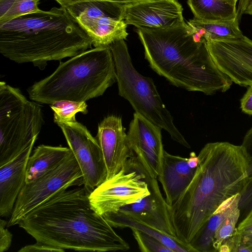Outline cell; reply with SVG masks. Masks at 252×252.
<instances>
[{
    "label": "cell",
    "mask_w": 252,
    "mask_h": 252,
    "mask_svg": "<svg viewBox=\"0 0 252 252\" xmlns=\"http://www.w3.org/2000/svg\"><path fill=\"white\" fill-rule=\"evenodd\" d=\"M84 185L58 191L17 223L36 241L64 250L126 251L129 246L91 205Z\"/></svg>",
    "instance_id": "obj_1"
},
{
    "label": "cell",
    "mask_w": 252,
    "mask_h": 252,
    "mask_svg": "<svg viewBox=\"0 0 252 252\" xmlns=\"http://www.w3.org/2000/svg\"><path fill=\"white\" fill-rule=\"evenodd\" d=\"M189 185L168 212L177 238L189 244L225 200L241 194L247 183L250 160L241 145L227 142L206 144Z\"/></svg>",
    "instance_id": "obj_2"
},
{
    "label": "cell",
    "mask_w": 252,
    "mask_h": 252,
    "mask_svg": "<svg viewBox=\"0 0 252 252\" xmlns=\"http://www.w3.org/2000/svg\"><path fill=\"white\" fill-rule=\"evenodd\" d=\"M136 32L150 67L173 85L212 95L226 92L232 84L214 62L205 39L187 23Z\"/></svg>",
    "instance_id": "obj_3"
},
{
    "label": "cell",
    "mask_w": 252,
    "mask_h": 252,
    "mask_svg": "<svg viewBox=\"0 0 252 252\" xmlns=\"http://www.w3.org/2000/svg\"><path fill=\"white\" fill-rule=\"evenodd\" d=\"M92 45L91 37L61 6L0 23V53L40 70L49 61L75 56Z\"/></svg>",
    "instance_id": "obj_4"
},
{
    "label": "cell",
    "mask_w": 252,
    "mask_h": 252,
    "mask_svg": "<svg viewBox=\"0 0 252 252\" xmlns=\"http://www.w3.org/2000/svg\"><path fill=\"white\" fill-rule=\"evenodd\" d=\"M109 46L90 48L66 62L60 61L50 75L28 89L30 98L47 104L67 100L78 102L102 95L117 82Z\"/></svg>",
    "instance_id": "obj_5"
},
{
    "label": "cell",
    "mask_w": 252,
    "mask_h": 252,
    "mask_svg": "<svg viewBox=\"0 0 252 252\" xmlns=\"http://www.w3.org/2000/svg\"><path fill=\"white\" fill-rule=\"evenodd\" d=\"M109 47L116 68L119 94L129 102L136 113L164 129L174 141L190 148L175 126L153 79L141 75L134 67L125 40L115 41Z\"/></svg>",
    "instance_id": "obj_6"
},
{
    "label": "cell",
    "mask_w": 252,
    "mask_h": 252,
    "mask_svg": "<svg viewBox=\"0 0 252 252\" xmlns=\"http://www.w3.org/2000/svg\"><path fill=\"white\" fill-rule=\"evenodd\" d=\"M43 122L39 105L0 82V166L33 147Z\"/></svg>",
    "instance_id": "obj_7"
},
{
    "label": "cell",
    "mask_w": 252,
    "mask_h": 252,
    "mask_svg": "<svg viewBox=\"0 0 252 252\" xmlns=\"http://www.w3.org/2000/svg\"><path fill=\"white\" fill-rule=\"evenodd\" d=\"M86 32L94 47L109 46L126 39L127 25L124 5L113 2L82 0L60 4Z\"/></svg>",
    "instance_id": "obj_8"
},
{
    "label": "cell",
    "mask_w": 252,
    "mask_h": 252,
    "mask_svg": "<svg viewBox=\"0 0 252 252\" xmlns=\"http://www.w3.org/2000/svg\"><path fill=\"white\" fill-rule=\"evenodd\" d=\"M148 175L132 157L120 172L92 191L89 196L91 205L103 216L137 202L150 193L147 182Z\"/></svg>",
    "instance_id": "obj_9"
},
{
    "label": "cell",
    "mask_w": 252,
    "mask_h": 252,
    "mask_svg": "<svg viewBox=\"0 0 252 252\" xmlns=\"http://www.w3.org/2000/svg\"><path fill=\"white\" fill-rule=\"evenodd\" d=\"M82 176L71 151L58 165L26 183L16 199L7 226L17 224L25 215L60 189L83 185Z\"/></svg>",
    "instance_id": "obj_10"
},
{
    "label": "cell",
    "mask_w": 252,
    "mask_h": 252,
    "mask_svg": "<svg viewBox=\"0 0 252 252\" xmlns=\"http://www.w3.org/2000/svg\"><path fill=\"white\" fill-rule=\"evenodd\" d=\"M65 139L80 166L83 185L91 190L107 179V169L96 138L78 122H58Z\"/></svg>",
    "instance_id": "obj_11"
},
{
    "label": "cell",
    "mask_w": 252,
    "mask_h": 252,
    "mask_svg": "<svg viewBox=\"0 0 252 252\" xmlns=\"http://www.w3.org/2000/svg\"><path fill=\"white\" fill-rule=\"evenodd\" d=\"M219 69L241 86L252 85V40L245 35L222 41L206 40Z\"/></svg>",
    "instance_id": "obj_12"
},
{
    "label": "cell",
    "mask_w": 252,
    "mask_h": 252,
    "mask_svg": "<svg viewBox=\"0 0 252 252\" xmlns=\"http://www.w3.org/2000/svg\"><path fill=\"white\" fill-rule=\"evenodd\" d=\"M161 129L158 126L135 112L127 133L132 157L152 178L156 179L161 174L164 151Z\"/></svg>",
    "instance_id": "obj_13"
},
{
    "label": "cell",
    "mask_w": 252,
    "mask_h": 252,
    "mask_svg": "<svg viewBox=\"0 0 252 252\" xmlns=\"http://www.w3.org/2000/svg\"><path fill=\"white\" fill-rule=\"evenodd\" d=\"M124 8L125 23L137 28L166 29L186 23L177 0H142Z\"/></svg>",
    "instance_id": "obj_14"
},
{
    "label": "cell",
    "mask_w": 252,
    "mask_h": 252,
    "mask_svg": "<svg viewBox=\"0 0 252 252\" xmlns=\"http://www.w3.org/2000/svg\"><path fill=\"white\" fill-rule=\"evenodd\" d=\"M96 138L102 151L108 179L120 172L133 156L121 118L114 115L105 117L98 126Z\"/></svg>",
    "instance_id": "obj_15"
},
{
    "label": "cell",
    "mask_w": 252,
    "mask_h": 252,
    "mask_svg": "<svg viewBox=\"0 0 252 252\" xmlns=\"http://www.w3.org/2000/svg\"><path fill=\"white\" fill-rule=\"evenodd\" d=\"M147 182L150 193L116 212L128 216L177 238L168 212V205L159 190L156 178L149 174Z\"/></svg>",
    "instance_id": "obj_16"
},
{
    "label": "cell",
    "mask_w": 252,
    "mask_h": 252,
    "mask_svg": "<svg viewBox=\"0 0 252 252\" xmlns=\"http://www.w3.org/2000/svg\"><path fill=\"white\" fill-rule=\"evenodd\" d=\"M33 147L0 166V216H10L16 199L26 184L28 159Z\"/></svg>",
    "instance_id": "obj_17"
},
{
    "label": "cell",
    "mask_w": 252,
    "mask_h": 252,
    "mask_svg": "<svg viewBox=\"0 0 252 252\" xmlns=\"http://www.w3.org/2000/svg\"><path fill=\"white\" fill-rule=\"evenodd\" d=\"M196 170L189 165L188 158L171 155L164 150L161 174L157 179L161 184L168 206H171L185 190Z\"/></svg>",
    "instance_id": "obj_18"
},
{
    "label": "cell",
    "mask_w": 252,
    "mask_h": 252,
    "mask_svg": "<svg viewBox=\"0 0 252 252\" xmlns=\"http://www.w3.org/2000/svg\"><path fill=\"white\" fill-rule=\"evenodd\" d=\"M103 216L112 227L136 229L157 239L173 252H196L189 244L128 216L117 212L105 214Z\"/></svg>",
    "instance_id": "obj_19"
},
{
    "label": "cell",
    "mask_w": 252,
    "mask_h": 252,
    "mask_svg": "<svg viewBox=\"0 0 252 252\" xmlns=\"http://www.w3.org/2000/svg\"><path fill=\"white\" fill-rule=\"evenodd\" d=\"M240 194L224 201L197 231L189 244L196 252H212V243L216 230L222 222L238 208Z\"/></svg>",
    "instance_id": "obj_20"
},
{
    "label": "cell",
    "mask_w": 252,
    "mask_h": 252,
    "mask_svg": "<svg viewBox=\"0 0 252 252\" xmlns=\"http://www.w3.org/2000/svg\"><path fill=\"white\" fill-rule=\"evenodd\" d=\"M71 152L69 148L62 146L40 145L36 147L28 160L26 183L58 165Z\"/></svg>",
    "instance_id": "obj_21"
},
{
    "label": "cell",
    "mask_w": 252,
    "mask_h": 252,
    "mask_svg": "<svg viewBox=\"0 0 252 252\" xmlns=\"http://www.w3.org/2000/svg\"><path fill=\"white\" fill-rule=\"evenodd\" d=\"M187 2L193 18L197 20L213 22L237 19L236 4L226 0H187Z\"/></svg>",
    "instance_id": "obj_22"
},
{
    "label": "cell",
    "mask_w": 252,
    "mask_h": 252,
    "mask_svg": "<svg viewBox=\"0 0 252 252\" xmlns=\"http://www.w3.org/2000/svg\"><path fill=\"white\" fill-rule=\"evenodd\" d=\"M187 23L206 40L222 41L238 38L243 35L237 19L206 22L193 18L187 22Z\"/></svg>",
    "instance_id": "obj_23"
},
{
    "label": "cell",
    "mask_w": 252,
    "mask_h": 252,
    "mask_svg": "<svg viewBox=\"0 0 252 252\" xmlns=\"http://www.w3.org/2000/svg\"><path fill=\"white\" fill-rule=\"evenodd\" d=\"M40 0H0V23L41 10Z\"/></svg>",
    "instance_id": "obj_24"
},
{
    "label": "cell",
    "mask_w": 252,
    "mask_h": 252,
    "mask_svg": "<svg viewBox=\"0 0 252 252\" xmlns=\"http://www.w3.org/2000/svg\"><path fill=\"white\" fill-rule=\"evenodd\" d=\"M54 111V122H75L77 113H88V105L86 101H74L67 100L57 101L50 104Z\"/></svg>",
    "instance_id": "obj_25"
},
{
    "label": "cell",
    "mask_w": 252,
    "mask_h": 252,
    "mask_svg": "<svg viewBox=\"0 0 252 252\" xmlns=\"http://www.w3.org/2000/svg\"><path fill=\"white\" fill-rule=\"evenodd\" d=\"M240 216L238 208L231 213L220 224L215 231L212 243V252H218L220 245L234 232Z\"/></svg>",
    "instance_id": "obj_26"
},
{
    "label": "cell",
    "mask_w": 252,
    "mask_h": 252,
    "mask_svg": "<svg viewBox=\"0 0 252 252\" xmlns=\"http://www.w3.org/2000/svg\"><path fill=\"white\" fill-rule=\"evenodd\" d=\"M139 250L143 252H173L155 237L136 229L131 228Z\"/></svg>",
    "instance_id": "obj_27"
},
{
    "label": "cell",
    "mask_w": 252,
    "mask_h": 252,
    "mask_svg": "<svg viewBox=\"0 0 252 252\" xmlns=\"http://www.w3.org/2000/svg\"><path fill=\"white\" fill-rule=\"evenodd\" d=\"M219 252H248L249 249L245 244L242 236L235 228L234 232L218 249Z\"/></svg>",
    "instance_id": "obj_28"
},
{
    "label": "cell",
    "mask_w": 252,
    "mask_h": 252,
    "mask_svg": "<svg viewBox=\"0 0 252 252\" xmlns=\"http://www.w3.org/2000/svg\"><path fill=\"white\" fill-rule=\"evenodd\" d=\"M240 211L249 212L252 209V176L249 177L246 186L240 194L238 203Z\"/></svg>",
    "instance_id": "obj_29"
},
{
    "label": "cell",
    "mask_w": 252,
    "mask_h": 252,
    "mask_svg": "<svg viewBox=\"0 0 252 252\" xmlns=\"http://www.w3.org/2000/svg\"><path fill=\"white\" fill-rule=\"evenodd\" d=\"M64 251L65 250L63 249L54 247L39 241H36L35 243L33 244L26 245L18 251L19 252H64Z\"/></svg>",
    "instance_id": "obj_30"
},
{
    "label": "cell",
    "mask_w": 252,
    "mask_h": 252,
    "mask_svg": "<svg viewBox=\"0 0 252 252\" xmlns=\"http://www.w3.org/2000/svg\"><path fill=\"white\" fill-rule=\"evenodd\" d=\"M7 222L5 220H0V252L7 251L12 243V234L5 227Z\"/></svg>",
    "instance_id": "obj_31"
},
{
    "label": "cell",
    "mask_w": 252,
    "mask_h": 252,
    "mask_svg": "<svg viewBox=\"0 0 252 252\" xmlns=\"http://www.w3.org/2000/svg\"><path fill=\"white\" fill-rule=\"evenodd\" d=\"M236 230L242 237L252 236V209L239 223Z\"/></svg>",
    "instance_id": "obj_32"
},
{
    "label": "cell",
    "mask_w": 252,
    "mask_h": 252,
    "mask_svg": "<svg viewBox=\"0 0 252 252\" xmlns=\"http://www.w3.org/2000/svg\"><path fill=\"white\" fill-rule=\"evenodd\" d=\"M240 108L245 114L252 115V85L248 89L240 99Z\"/></svg>",
    "instance_id": "obj_33"
},
{
    "label": "cell",
    "mask_w": 252,
    "mask_h": 252,
    "mask_svg": "<svg viewBox=\"0 0 252 252\" xmlns=\"http://www.w3.org/2000/svg\"><path fill=\"white\" fill-rule=\"evenodd\" d=\"M241 146L250 161H252V127L245 135Z\"/></svg>",
    "instance_id": "obj_34"
},
{
    "label": "cell",
    "mask_w": 252,
    "mask_h": 252,
    "mask_svg": "<svg viewBox=\"0 0 252 252\" xmlns=\"http://www.w3.org/2000/svg\"><path fill=\"white\" fill-rule=\"evenodd\" d=\"M59 4L64 2H73V1H82V0H97V1H107L110 2H113L116 3H119L122 5H125L126 4H129L131 3H133L134 2H136L139 0H54Z\"/></svg>",
    "instance_id": "obj_35"
},
{
    "label": "cell",
    "mask_w": 252,
    "mask_h": 252,
    "mask_svg": "<svg viewBox=\"0 0 252 252\" xmlns=\"http://www.w3.org/2000/svg\"><path fill=\"white\" fill-rule=\"evenodd\" d=\"M248 1L249 0H239L238 1V4L237 7V18L239 22L240 21L241 17L243 15V12L245 9Z\"/></svg>",
    "instance_id": "obj_36"
},
{
    "label": "cell",
    "mask_w": 252,
    "mask_h": 252,
    "mask_svg": "<svg viewBox=\"0 0 252 252\" xmlns=\"http://www.w3.org/2000/svg\"><path fill=\"white\" fill-rule=\"evenodd\" d=\"M199 163V158L198 156H196L194 152L190 153L189 157L188 158V163L189 165L193 168H197Z\"/></svg>",
    "instance_id": "obj_37"
},
{
    "label": "cell",
    "mask_w": 252,
    "mask_h": 252,
    "mask_svg": "<svg viewBox=\"0 0 252 252\" xmlns=\"http://www.w3.org/2000/svg\"><path fill=\"white\" fill-rule=\"evenodd\" d=\"M243 241L247 248L252 252V236L249 237H242Z\"/></svg>",
    "instance_id": "obj_38"
},
{
    "label": "cell",
    "mask_w": 252,
    "mask_h": 252,
    "mask_svg": "<svg viewBox=\"0 0 252 252\" xmlns=\"http://www.w3.org/2000/svg\"><path fill=\"white\" fill-rule=\"evenodd\" d=\"M243 14H248L252 16V0H249L243 12Z\"/></svg>",
    "instance_id": "obj_39"
},
{
    "label": "cell",
    "mask_w": 252,
    "mask_h": 252,
    "mask_svg": "<svg viewBox=\"0 0 252 252\" xmlns=\"http://www.w3.org/2000/svg\"><path fill=\"white\" fill-rule=\"evenodd\" d=\"M227 0L228 1L233 3V4H236L237 2L239 1V0Z\"/></svg>",
    "instance_id": "obj_40"
}]
</instances>
